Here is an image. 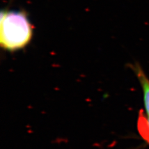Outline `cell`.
<instances>
[{"mask_svg":"<svg viewBox=\"0 0 149 149\" xmlns=\"http://www.w3.org/2000/svg\"><path fill=\"white\" fill-rule=\"evenodd\" d=\"M133 69L142 88L144 105H145L146 113L148 117H149V80L140 65L136 64L134 65Z\"/></svg>","mask_w":149,"mask_h":149,"instance_id":"7a4b0ae2","label":"cell"},{"mask_svg":"<svg viewBox=\"0 0 149 149\" xmlns=\"http://www.w3.org/2000/svg\"><path fill=\"white\" fill-rule=\"evenodd\" d=\"M148 120H149V117H148Z\"/></svg>","mask_w":149,"mask_h":149,"instance_id":"277c9868","label":"cell"},{"mask_svg":"<svg viewBox=\"0 0 149 149\" xmlns=\"http://www.w3.org/2000/svg\"><path fill=\"white\" fill-rule=\"evenodd\" d=\"M33 37V26L24 11H2L0 45L9 52L25 48Z\"/></svg>","mask_w":149,"mask_h":149,"instance_id":"6da1fadb","label":"cell"},{"mask_svg":"<svg viewBox=\"0 0 149 149\" xmlns=\"http://www.w3.org/2000/svg\"><path fill=\"white\" fill-rule=\"evenodd\" d=\"M137 127L139 134L142 138L149 143V120L144 115L142 111L139 113Z\"/></svg>","mask_w":149,"mask_h":149,"instance_id":"3957f363","label":"cell"}]
</instances>
